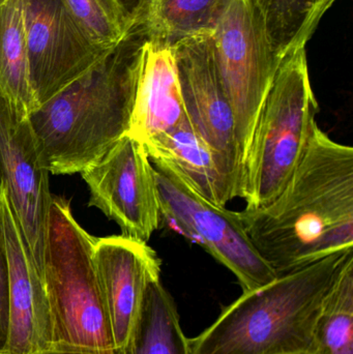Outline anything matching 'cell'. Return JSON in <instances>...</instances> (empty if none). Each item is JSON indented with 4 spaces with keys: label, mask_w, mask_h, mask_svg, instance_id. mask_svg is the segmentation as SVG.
I'll return each instance as SVG.
<instances>
[{
    "label": "cell",
    "mask_w": 353,
    "mask_h": 354,
    "mask_svg": "<svg viewBox=\"0 0 353 354\" xmlns=\"http://www.w3.org/2000/svg\"><path fill=\"white\" fill-rule=\"evenodd\" d=\"M278 277L353 251V149L315 126L304 157L269 203L240 212Z\"/></svg>",
    "instance_id": "1"
},
{
    "label": "cell",
    "mask_w": 353,
    "mask_h": 354,
    "mask_svg": "<svg viewBox=\"0 0 353 354\" xmlns=\"http://www.w3.org/2000/svg\"><path fill=\"white\" fill-rule=\"evenodd\" d=\"M142 25L28 116L50 174H81L128 134L140 71Z\"/></svg>",
    "instance_id": "2"
},
{
    "label": "cell",
    "mask_w": 353,
    "mask_h": 354,
    "mask_svg": "<svg viewBox=\"0 0 353 354\" xmlns=\"http://www.w3.org/2000/svg\"><path fill=\"white\" fill-rule=\"evenodd\" d=\"M352 254H334L242 293L213 326L189 339L191 354H314L321 305Z\"/></svg>",
    "instance_id": "3"
},
{
    "label": "cell",
    "mask_w": 353,
    "mask_h": 354,
    "mask_svg": "<svg viewBox=\"0 0 353 354\" xmlns=\"http://www.w3.org/2000/svg\"><path fill=\"white\" fill-rule=\"evenodd\" d=\"M95 241L73 216L70 202L53 197L43 262L47 354H120L93 264Z\"/></svg>",
    "instance_id": "4"
},
{
    "label": "cell",
    "mask_w": 353,
    "mask_h": 354,
    "mask_svg": "<svg viewBox=\"0 0 353 354\" xmlns=\"http://www.w3.org/2000/svg\"><path fill=\"white\" fill-rule=\"evenodd\" d=\"M318 104L309 76L306 48L285 56L255 124L244 163L246 208L269 203L306 153Z\"/></svg>",
    "instance_id": "5"
},
{
    "label": "cell",
    "mask_w": 353,
    "mask_h": 354,
    "mask_svg": "<svg viewBox=\"0 0 353 354\" xmlns=\"http://www.w3.org/2000/svg\"><path fill=\"white\" fill-rule=\"evenodd\" d=\"M213 55L233 110L242 159L280 62L253 0H231L211 32Z\"/></svg>",
    "instance_id": "6"
},
{
    "label": "cell",
    "mask_w": 353,
    "mask_h": 354,
    "mask_svg": "<svg viewBox=\"0 0 353 354\" xmlns=\"http://www.w3.org/2000/svg\"><path fill=\"white\" fill-rule=\"evenodd\" d=\"M153 164L161 218L231 270L244 292L278 278L249 239L240 212L216 205L175 170L165 164Z\"/></svg>",
    "instance_id": "7"
},
{
    "label": "cell",
    "mask_w": 353,
    "mask_h": 354,
    "mask_svg": "<svg viewBox=\"0 0 353 354\" xmlns=\"http://www.w3.org/2000/svg\"><path fill=\"white\" fill-rule=\"evenodd\" d=\"M171 47L187 116L242 198L244 167L236 120L216 64L211 33L184 37Z\"/></svg>",
    "instance_id": "8"
},
{
    "label": "cell",
    "mask_w": 353,
    "mask_h": 354,
    "mask_svg": "<svg viewBox=\"0 0 353 354\" xmlns=\"http://www.w3.org/2000/svg\"><path fill=\"white\" fill-rule=\"evenodd\" d=\"M99 208L122 229V235L147 243L161 221L155 169L140 141L120 138L101 159L81 172Z\"/></svg>",
    "instance_id": "9"
},
{
    "label": "cell",
    "mask_w": 353,
    "mask_h": 354,
    "mask_svg": "<svg viewBox=\"0 0 353 354\" xmlns=\"http://www.w3.org/2000/svg\"><path fill=\"white\" fill-rule=\"evenodd\" d=\"M49 176L28 116L0 91V185L41 274L53 200Z\"/></svg>",
    "instance_id": "10"
},
{
    "label": "cell",
    "mask_w": 353,
    "mask_h": 354,
    "mask_svg": "<svg viewBox=\"0 0 353 354\" xmlns=\"http://www.w3.org/2000/svg\"><path fill=\"white\" fill-rule=\"evenodd\" d=\"M26 43L31 89L39 107L109 51L87 37L64 0H27Z\"/></svg>",
    "instance_id": "11"
},
{
    "label": "cell",
    "mask_w": 353,
    "mask_h": 354,
    "mask_svg": "<svg viewBox=\"0 0 353 354\" xmlns=\"http://www.w3.org/2000/svg\"><path fill=\"white\" fill-rule=\"evenodd\" d=\"M0 216L10 284V328L4 354H47L50 317L43 274L23 237L2 185Z\"/></svg>",
    "instance_id": "12"
},
{
    "label": "cell",
    "mask_w": 353,
    "mask_h": 354,
    "mask_svg": "<svg viewBox=\"0 0 353 354\" xmlns=\"http://www.w3.org/2000/svg\"><path fill=\"white\" fill-rule=\"evenodd\" d=\"M93 258L120 353L147 286L160 279L161 260L147 243L124 235L95 239Z\"/></svg>",
    "instance_id": "13"
},
{
    "label": "cell",
    "mask_w": 353,
    "mask_h": 354,
    "mask_svg": "<svg viewBox=\"0 0 353 354\" xmlns=\"http://www.w3.org/2000/svg\"><path fill=\"white\" fill-rule=\"evenodd\" d=\"M187 118L172 47L146 37L128 134L143 143L173 130Z\"/></svg>",
    "instance_id": "14"
},
{
    "label": "cell",
    "mask_w": 353,
    "mask_h": 354,
    "mask_svg": "<svg viewBox=\"0 0 353 354\" xmlns=\"http://www.w3.org/2000/svg\"><path fill=\"white\" fill-rule=\"evenodd\" d=\"M142 145L151 161L175 170L195 191L216 205L226 206L238 197L217 156L188 118L173 130L155 135Z\"/></svg>",
    "instance_id": "15"
},
{
    "label": "cell",
    "mask_w": 353,
    "mask_h": 354,
    "mask_svg": "<svg viewBox=\"0 0 353 354\" xmlns=\"http://www.w3.org/2000/svg\"><path fill=\"white\" fill-rule=\"evenodd\" d=\"M120 354H191L178 308L160 279L149 283Z\"/></svg>",
    "instance_id": "16"
},
{
    "label": "cell",
    "mask_w": 353,
    "mask_h": 354,
    "mask_svg": "<svg viewBox=\"0 0 353 354\" xmlns=\"http://www.w3.org/2000/svg\"><path fill=\"white\" fill-rule=\"evenodd\" d=\"M26 4L27 0H0V91L29 116L39 106L29 77Z\"/></svg>",
    "instance_id": "17"
},
{
    "label": "cell",
    "mask_w": 353,
    "mask_h": 354,
    "mask_svg": "<svg viewBox=\"0 0 353 354\" xmlns=\"http://www.w3.org/2000/svg\"><path fill=\"white\" fill-rule=\"evenodd\" d=\"M231 0H147L141 25L147 37L166 46L211 33Z\"/></svg>",
    "instance_id": "18"
},
{
    "label": "cell",
    "mask_w": 353,
    "mask_h": 354,
    "mask_svg": "<svg viewBox=\"0 0 353 354\" xmlns=\"http://www.w3.org/2000/svg\"><path fill=\"white\" fill-rule=\"evenodd\" d=\"M276 57L306 48L323 15L337 0H253Z\"/></svg>",
    "instance_id": "19"
},
{
    "label": "cell",
    "mask_w": 353,
    "mask_h": 354,
    "mask_svg": "<svg viewBox=\"0 0 353 354\" xmlns=\"http://www.w3.org/2000/svg\"><path fill=\"white\" fill-rule=\"evenodd\" d=\"M314 354H353V254L330 287L314 330Z\"/></svg>",
    "instance_id": "20"
},
{
    "label": "cell",
    "mask_w": 353,
    "mask_h": 354,
    "mask_svg": "<svg viewBox=\"0 0 353 354\" xmlns=\"http://www.w3.org/2000/svg\"><path fill=\"white\" fill-rule=\"evenodd\" d=\"M64 2L87 37L103 49L115 47L134 27L114 0H64Z\"/></svg>",
    "instance_id": "21"
},
{
    "label": "cell",
    "mask_w": 353,
    "mask_h": 354,
    "mask_svg": "<svg viewBox=\"0 0 353 354\" xmlns=\"http://www.w3.org/2000/svg\"><path fill=\"white\" fill-rule=\"evenodd\" d=\"M10 328V284L6 241L0 216V354H4Z\"/></svg>",
    "instance_id": "22"
},
{
    "label": "cell",
    "mask_w": 353,
    "mask_h": 354,
    "mask_svg": "<svg viewBox=\"0 0 353 354\" xmlns=\"http://www.w3.org/2000/svg\"><path fill=\"white\" fill-rule=\"evenodd\" d=\"M120 6L128 22L135 25H141L147 0H114Z\"/></svg>",
    "instance_id": "23"
}]
</instances>
